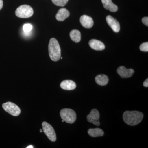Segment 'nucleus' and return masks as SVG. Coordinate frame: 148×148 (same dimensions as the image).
<instances>
[{
	"instance_id": "nucleus-27",
	"label": "nucleus",
	"mask_w": 148,
	"mask_h": 148,
	"mask_svg": "<svg viewBox=\"0 0 148 148\" xmlns=\"http://www.w3.org/2000/svg\"><path fill=\"white\" fill-rule=\"evenodd\" d=\"M61 58V59H63V57H61V58Z\"/></svg>"
},
{
	"instance_id": "nucleus-22",
	"label": "nucleus",
	"mask_w": 148,
	"mask_h": 148,
	"mask_svg": "<svg viewBox=\"0 0 148 148\" xmlns=\"http://www.w3.org/2000/svg\"><path fill=\"white\" fill-rule=\"evenodd\" d=\"M143 86H145V87H148V79H147L143 82Z\"/></svg>"
},
{
	"instance_id": "nucleus-8",
	"label": "nucleus",
	"mask_w": 148,
	"mask_h": 148,
	"mask_svg": "<svg viewBox=\"0 0 148 148\" xmlns=\"http://www.w3.org/2000/svg\"><path fill=\"white\" fill-rule=\"evenodd\" d=\"M118 74L123 78H127L132 76L134 73L132 69H127L123 66H120L117 70Z\"/></svg>"
},
{
	"instance_id": "nucleus-21",
	"label": "nucleus",
	"mask_w": 148,
	"mask_h": 148,
	"mask_svg": "<svg viewBox=\"0 0 148 148\" xmlns=\"http://www.w3.org/2000/svg\"><path fill=\"white\" fill-rule=\"evenodd\" d=\"M142 22L146 26H148V17H145L142 18Z\"/></svg>"
},
{
	"instance_id": "nucleus-7",
	"label": "nucleus",
	"mask_w": 148,
	"mask_h": 148,
	"mask_svg": "<svg viewBox=\"0 0 148 148\" xmlns=\"http://www.w3.org/2000/svg\"><path fill=\"white\" fill-rule=\"evenodd\" d=\"M100 116V113L98 110L95 109H92L90 111V114L87 115L88 121L91 123L96 126H99L100 125L99 121Z\"/></svg>"
},
{
	"instance_id": "nucleus-19",
	"label": "nucleus",
	"mask_w": 148,
	"mask_h": 148,
	"mask_svg": "<svg viewBox=\"0 0 148 148\" xmlns=\"http://www.w3.org/2000/svg\"><path fill=\"white\" fill-rule=\"evenodd\" d=\"M33 27L32 24H26L23 26V30L25 34H28L32 31Z\"/></svg>"
},
{
	"instance_id": "nucleus-13",
	"label": "nucleus",
	"mask_w": 148,
	"mask_h": 148,
	"mask_svg": "<svg viewBox=\"0 0 148 148\" xmlns=\"http://www.w3.org/2000/svg\"><path fill=\"white\" fill-rule=\"evenodd\" d=\"M62 89L65 90H73L76 87V84L74 81L70 80H66L62 81L60 84Z\"/></svg>"
},
{
	"instance_id": "nucleus-6",
	"label": "nucleus",
	"mask_w": 148,
	"mask_h": 148,
	"mask_svg": "<svg viewBox=\"0 0 148 148\" xmlns=\"http://www.w3.org/2000/svg\"><path fill=\"white\" fill-rule=\"evenodd\" d=\"M43 131L47 136L48 138L51 142H55L56 140V135L55 130L50 124L46 122L42 123Z\"/></svg>"
},
{
	"instance_id": "nucleus-3",
	"label": "nucleus",
	"mask_w": 148,
	"mask_h": 148,
	"mask_svg": "<svg viewBox=\"0 0 148 148\" xmlns=\"http://www.w3.org/2000/svg\"><path fill=\"white\" fill-rule=\"evenodd\" d=\"M60 114L61 119L67 123L72 124L74 123L76 120V114L75 112L72 109H62L60 112Z\"/></svg>"
},
{
	"instance_id": "nucleus-5",
	"label": "nucleus",
	"mask_w": 148,
	"mask_h": 148,
	"mask_svg": "<svg viewBox=\"0 0 148 148\" xmlns=\"http://www.w3.org/2000/svg\"><path fill=\"white\" fill-rule=\"evenodd\" d=\"M3 109L13 116H18L21 113V110L16 104L8 102L3 103L2 105Z\"/></svg>"
},
{
	"instance_id": "nucleus-23",
	"label": "nucleus",
	"mask_w": 148,
	"mask_h": 148,
	"mask_svg": "<svg viewBox=\"0 0 148 148\" xmlns=\"http://www.w3.org/2000/svg\"><path fill=\"white\" fill-rule=\"evenodd\" d=\"M3 6V0H0V10L2 8Z\"/></svg>"
},
{
	"instance_id": "nucleus-14",
	"label": "nucleus",
	"mask_w": 148,
	"mask_h": 148,
	"mask_svg": "<svg viewBox=\"0 0 148 148\" xmlns=\"http://www.w3.org/2000/svg\"><path fill=\"white\" fill-rule=\"evenodd\" d=\"M104 8L112 12H116L118 10V6L113 3L112 0H101Z\"/></svg>"
},
{
	"instance_id": "nucleus-4",
	"label": "nucleus",
	"mask_w": 148,
	"mask_h": 148,
	"mask_svg": "<svg viewBox=\"0 0 148 148\" xmlns=\"http://www.w3.org/2000/svg\"><path fill=\"white\" fill-rule=\"evenodd\" d=\"M34 14V10L32 7L27 5L19 6L15 11V14L17 17L21 18H28Z\"/></svg>"
},
{
	"instance_id": "nucleus-24",
	"label": "nucleus",
	"mask_w": 148,
	"mask_h": 148,
	"mask_svg": "<svg viewBox=\"0 0 148 148\" xmlns=\"http://www.w3.org/2000/svg\"><path fill=\"white\" fill-rule=\"evenodd\" d=\"M34 148V147H33V146L32 145H30L28 146V147H27V148Z\"/></svg>"
},
{
	"instance_id": "nucleus-15",
	"label": "nucleus",
	"mask_w": 148,
	"mask_h": 148,
	"mask_svg": "<svg viewBox=\"0 0 148 148\" xmlns=\"http://www.w3.org/2000/svg\"><path fill=\"white\" fill-rule=\"evenodd\" d=\"M95 82L101 86H105L108 84L109 82L108 77L104 74L98 75L95 78Z\"/></svg>"
},
{
	"instance_id": "nucleus-20",
	"label": "nucleus",
	"mask_w": 148,
	"mask_h": 148,
	"mask_svg": "<svg viewBox=\"0 0 148 148\" xmlns=\"http://www.w3.org/2000/svg\"><path fill=\"white\" fill-rule=\"evenodd\" d=\"M140 49L141 51L144 52H148V42L143 43L140 45Z\"/></svg>"
},
{
	"instance_id": "nucleus-10",
	"label": "nucleus",
	"mask_w": 148,
	"mask_h": 148,
	"mask_svg": "<svg viewBox=\"0 0 148 148\" xmlns=\"http://www.w3.org/2000/svg\"><path fill=\"white\" fill-rule=\"evenodd\" d=\"M80 22L83 27L86 29H90L92 27L94 24L92 18L86 15L81 16Z\"/></svg>"
},
{
	"instance_id": "nucleus-18",
	"label": "nucleus",
	"mask_w": 148,
	"mask_h": 148,
	"mask_svg": "<svg viewBox=\"0 0 148 148\" xmlns=\"http://www.w3.org/2000/svg\"><path fill=\"white\" fill-rule=\"evenodd\" d=\"M55 5L58 6L63 7L66 5L69 0H51Z\"/></svg>"
},
{
	"instance_id": "nucleus-26",
	"label": "nucleus",
	"mask_w": 148,
	"mask_h": 148,
	"mask_svg": "<svg viewBox=\"0 0 148 148\" xmlns=\"http://www.w3.org/2000/svg\"><path fill=\"white\" fill-rule=\"evenodd\" d=\"M62 122H65V121H64V120L62 119Z\"/></svg>"
},
{
	"instance_id": "nucleus-9",
	"label": "nucleus",
	"mask_w": 148,
	"mask_h": 148,
	"mask_svg": "<svg viewBox=\"0 0 148 148\" xmlns=\"http://www.w3.org/2000/svg\"><path fill=\"white\" fill-rule=\"evenodd\" d=\"M106 19L107 23L114 32L118 33L119 32L120 30V26L119 22L116 19L110 15L107 16Z\"/></svg>"
},
{
	"instance_id": "nucleus-17",
	"label": "nucleus",
	"mask_w": 148,
	"mask_h": 148,
	"mask_svg": "<svg viewBox=\"0 0 148 148\" xmlns=\"http://www.w3.org/2000/svg\"><path fill=\"white\" fill-rule=\"evenodd\" d=\"M70 36L71 38L74 42L78 43L80 41L81 39V35L80 32L78 30H72L70 32Z\"/></svg>"
},
{
	"instance_id": "nucleus-25",
	"label": "nucleus",
	"mask_w": 148,
	"mask_h": 148,
	"mask_svg": "<svg viewBox=\"0 0 148 148\" xmlns=\"http://www.w3.org/2000/svg\"><path fill=\"white\" fill-rule=\"evenodd\" d=\"M40 132H42V129H40Z\"/></svg>"
},
{
	"instance_id": "nucleus-2",
	"label": "nucleus",
	"mask_w": 148,
	"mask_h": 148,
	"mask_svg": "<svg viewBox=\"0 0 148 148\" xmlns=\"http://www.w3.org/2000/svg\"><path fill=\"white\" fill-rule=\"evenodd\" d=\"M49 53L51 60L57 61L61 56V50L60 45L57 40L52 38L49 41L48 46Z\"/></svg>"
},
{
	"instance_id": "nucleus-16",
	"label": "nucleus",
	"mask_w": 148,
	"mask_h": 148,
	"mask_svg": "<svg viewBox=\"0 0 148 148\" xmlns=\"http://www.w3.org/2000/svg\"><path fill=\"white\" fill-rule=\"evenodd\" d=\"M88 133L90 137H93V138L102 137L104 134L103 130L99 128L89 129L88 131Z\"/></svg>"
},
{
	"instance_id": "nucleus-11",
	"label": "nucleus",
	"mask_w": 148,
	"mask_h": 148,
	"mask_svg": "<svg viewBox=\"0 0 148 148\" xmlns=\"http://www.w3.org/2000/svg\"><path fill=\"white\" fill-rule=\"evenodd\" d=\"M89 45L92 49L97 51H102L105 49V45L101 41L95 39L90 40Z\"/></svg>"
},
{
	"instance_id": "nucleus-12",
	"label": "nucleus",
	"mask_w": 148,
	"mask_h": 148,
	"mask_svg": "<svg viewBox=\"0 0 148 148\" xmlns=\"http://www.w3.org/2000/svg\"><path fill=\"white\" fill-rule=\"evenodd\" d=\"M70 12L65 8L60 9L56 14V18L58 21H64L70 16Z\"/></svg>"
},
{
	"instance_id": "nucleus-1",
	"label": "nucleus",
	"mask_w": 148,
	"mask_h": 148,
	"mask_svg": "<svg viewBox=\"0 0 148 148\" xmlns=\"http://www.w3.org/2000/svg\"><path fill=\"white\" fill-rule=\"evenodd\" d=\"M143 113L137 111H125L123 115V121L126 124L134 126L140 123L143 120Z\"/></svg>"
}]
</instances>
